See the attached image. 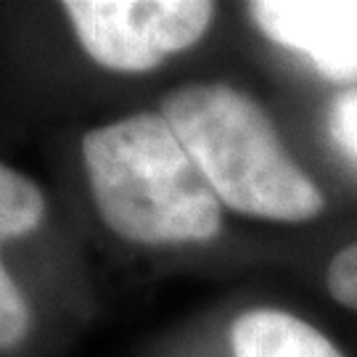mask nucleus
Instances as JSON below:
<instances>
[{
    "label": "nucleus",
    "instance_id": "39448f33",
    "mask_svg": "<svg viewBox=\"0 0 357 357\" xmlns=\"http://www.w3.org/2000/svg\"><path fill=\"white\" fill-rule=\"evenodd\" d=\"M233 357H344L310 323L283 310H249L230 326Z\"/></svg>",
    "mask_w": 357,
    "mask_h": 357
},
{
    "label": "nucleus",
    "instance_id": "1a4fd4ad",
    "mask_svg": "<svg viewBox=\"0 0 357 357\" xmlns=\"http://www.w3.org/2000/svg\"><path fill=\"white\" fill-rule=\"evenodd\" d=\"M326 283L336 302H342L349 310H357V241L344 246L333 257L326 273Z\"/></svg>",
    "mask_w": 357,
    "mask_h": 357
},
{
    "label": "nucleus",
    "instance_id": "20e7f679",
    "mask_svg": "<svg viewBox=\"0 0 357 357\" xmlns=\"http://www.w3.org/2000/svg\"><path fill=\"white\" fill-rule=\"evenodd\" d=\"M257 29L305 56L323 79L357 88V0H252Z\"/></svg>",
    "mask_w": 357,
    "mask_h": 357
},
{
    "label": "nucleus",
    "instance_id": "f03ea898",
    "mask_svg": "<svg viewBox=\"0 0 357 357\" xmlns=\"http://www.w3.org/2000/svg\"><path fill=\"white\" fill-rule=\"evenodd\" d=\"M162 116L220 204L278 222H305L323 212V193L252 96L222 82H196L172 90Z\"/></svg>",
    "mask_w": 357,
    "mask_h": 357
},
{
    "label": "nucleus",
    "instance_id": "f257e3e1",
    "mask_svg": "<svg viewBox=\"0 0 357 357\" xmlns=\"http://www.w3.org/2000/svg\"><path fill=\"white\" fill-rule=\"evenodd\" d=\"M82 162L98 215L128 241H209L222 228L220 199L162 114L85 132Z\"/></svg>",
    "mask_w": 357,
    "mask_h": 357
},
{
    "label": "nucleus",
    "instance_id": "6e6552de",
    "mask_svg": "<svg viewBox=\"0 0 357 357\" xmlns=\"http://www.w3.org/2000/svg\"><path fill=\"white\" fill-rule=\"evenodd\" d=\"M328 132L333 146L357 167V88L339 93L328 106Z\"/></svg>",
    "mask_w": 357,
    "mask_h": 357
},
{
    "label": "nucleus",
    "instance_id": "7ed1b4c3",
    "mask_svg": "<svg viewBox=\"0 0 357 357\" xmlns=\"http://www.w3.org/2000/svg\"><path fill=\"white\" fill-rule=\"evenodd\" d=\"M61 8L85 53L114 72H151L204 38L215 16L204 0H66Z\"/></svg>",
    "mask_w": 357,
    "mask_h": 357
},
{
    "label": "nucleus",
    "instance_id": "0eeeda50",
    "mask_svg": "<svg viewBox=\"0 0 357 357\" xmlns=\"http://www.w3.org/2000/svg\"><path fill=\"white\" fill-rule=\"evenodd\" d=\"M29 333V305L13 275L0 262V349H11Z\"/></svg>",
    "mask_w": 357,
    "mask_h": 357
},
{
    "label": "nucleus",
    "instance_id": "423d86ee",
    "mask_svg": "<svg viewBox=\"0 0 357 357\" xmlns=\"http://www.w3.org/2000/svg\"><path fill=\"white\" fill-rule=\"evenodd\" d=\"M45 215V196L35 180L0 162V243L38 228Z\"/></svg>",
    "mask_w": 357,
    "mask_h": 357
}]
</instances>
